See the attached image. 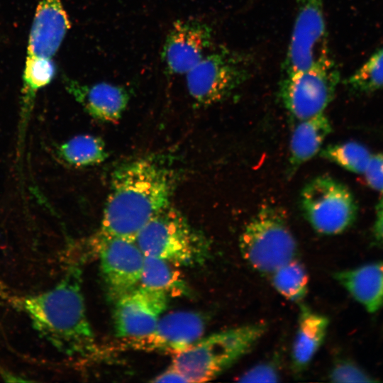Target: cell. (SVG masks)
<instances>
[{
  "label": "cell",
  "instance_id": "obj_17",
  "mask_svg": "<svg viewBox=\"0 0 383 383\" xmlns=\"http://www.w3.org/2000/svg\"><path fill=\"white\" fill-rule=\"evenodd\" d=\"M328 318L309 306H300L298 327L292 344L291 361L298 373L306 369L323 343L329 327Z\"/></svg>",
  "mask_w": 383,
  "mask_h": 383
},
{
  "label": "cell",
  "instance_id": "obj_2",
  "mask_svg": "<svg viewBox=\"0 0 383 383\" xmlns=\"http://www.w3.org/2000/svg\"><path fill=\"white\" fill-rule=\"evenodd\" d=\"M81 275L79 267H72L52 289L22 301L35 328L69 355L84 356L96 348L86 313Z\"/></svg>",
  "mask_w": 383,
  "mask_h": 383
},
{
  "label": "cell",
  "instance_id": "obj_6",
  "mask_svg": "<svg viewBox=\"0 0 383 383\" xmlns=\"http://www.w3.org/2000/svg\"><path fill=\"white\" fill-rule=\"evenodd\" d=\"M250 57L226 48L205 55L187 74V87L195 103L213 105L228 98L252 72Z\"/></svg>",
  "mask_w": 383,
  "mask_h": 383
},
{
  "label": "cell",
  "instance_id": "obj_15",
  "mask_svg": "<svg viewBox=\"0 0 383 383\" xmlns=\"http://www.w3.org/2000/svg\"><path fill=\"white\" fill-rule=\"evenodd\" d=\"M66 87L89 116L102 122H118L130 99L124 87L106 82L82 84L68 79Z\"/></svg>",
  "mask_w": 383,
  "mask_h": 383
},
{
  "label": "cell",
  "instance_id": "obj_3",
  "mask_svg": "<svg viewBox=\"0 0 383 383\" xmlns=\"http://www.w3.org/2000/svg\"><path fill=\"white\" fill-rule=\"evenodd\" d=\"M265 331V324L255 323L201 338L174 354L172 367L182 374L187 382L209 381L248 354Z\"/></svg>",
  "mask_w": 383,
  "mask_h": 383
},
{
  "label": "cell",
  "instance_id": "obj_13",
  "mask_svg": "<svg viewBox=\"0 0 383 383\" xmlns=\"http://www.w3.org/2000/svg\"><path fill=\"white\" fill-rule=\"evenodd\" d=\"M211 41L212 30L205 23L196 20L175 21L161 52L167 72L187 74L204 57Z\"/></svg>",
  "mask_w": 383,
  "mask_h": 383
},
{
  "label": "cell",
  "instance_id": "obj_4",
  "mask_svg": "<svg viewBox=\"0 0 383 383\" xmlns=\"http://www.w3.org/2000/svg\"><path fill=\"white\" fill-rule=\"evenodd\" d=\"M134 240L145 255L165 260L177 267L202 264L210 247L206 238L170 205L150 220Z\"/></svg>",
  "mask_w": 383,
  "mask_h": 383
},
{
  "label": "cell",
  "instance_id": "obj_24",
  "mask_svg": "<svg viewBox=\"0 0 383 383\" xmlns=\"http://www.w3.org/2000/svg\"><path fill=\"white\" fill-rule=\"evenodd\" d=\"M328 378L333 382H374V377L352 360L341 359L331 367Z\"/></svg>",
  "mask_w": 383,
  "mask_h": 383
},
{
  "label": "cell",
  "instance_id": "obj_28",
  "mask_svg": "<svg viewBox=\"0 0 383 383\" xmlns=\"http://www.w3.org/2000/svg\"><path fill=\"white\" fill-rule=\"evenodd\" d=\"M154 382H187V379L176 369L172 366L162 374H159Z\"/></svg>",
  "mask_w": 383,
  "mask_h": 383
},
{
  "label": "cell",
  "instance_id": "obj_25",
  "mask_svg": "<svg viewBox=\"0 0 383 383\" xmlns=\"http://www.w3.org/2000/svg\"><path fill=\"white\" fill-rule=\"evenodd\" d=\"M279 372L273 362H262L255 365L243 373L239 379L242 382H276Z\"/></svg>",
  "mask_w": 383,
  "mask_h": 383
},
{
  "label": "cell",
  "instance_id": "obj_9",
  "mask_svg": "<svg viewBox=\"0 0 383 383\" xmlns=\"http://www.w3.org/2000/svg\"><path fill=\"white\" fill-rule=\"evenodd\" d=\"M99 255L102 277L109 296L114 301L140 284L145 255L135 240L104 235L91 239Z\"/></svg>",
  "mask_w": 383,
  "mask_h": 383
},
{
  "label": "cell",
  "instance_id": "obj_18",
  "mask_svg": "<svg viewBox=\"0 0 383 383\" xmlns=\"http://www.w3.org/2000/svg\"><path fill=\"white\" fill-rule=\"evenodd\" d=\"M331 131V123L324 112L298 121L290 139L289 175L294 174L300 166L321 151L323 141Z\"/></svg>",
  "mask_w": 383,
  "mask_h": 383
},
{
  "label": "cell",
  "instance_id": "obj_8",
  "mask_svg": "<svg viewBox=\"0 0 383 383\" xmlns=\"http://www.w3.org/2000/svg\"><path fill=\"white\" fill-rule=\"evenodd\" d=\"M304 216L313 229L326 235L340 234L355 222L358 206L350 189L327 174L310 180L301 193Z\"/></svg>",
  "mask_w": 383,
  "mask_h": 383
},
{
  "label": "cell",
  "instance_id": "obj_19",
  "mask_svg": "<svg viewBox=\"0 0 383 383\" xmlns=\"http://www.w3.org/2000/svg\"><path fill=\"white\" fill-rule=\"evenodd\" d=\"M176 267L165 260L145 255L139 285L162 291L169 296H188L189 287Z\"/></svg>",
  "mask_w": 383,
  "mask_h": 383
},
{
  "label": "cell",
  "instance_id": "obj_22",
  "mask_svg": "<svg viewBox=\"0 0 383 383\" xmlns=\"http://www.w3.org/2000/svg\"><path fill=\"white\" fill-rule=\"evenodd\" d=\"M372 155L365 145L352 140L329 145L320 152L323 158L358 174H363Z\"/></svg>",
  "mask_w": 383,
  "mask_h": 383
},
{
  "label": "cell",
  "instance_id": "obj_14",
  "mask_svg": "<svg viewBox=\"0 0 383 383\" xmlns=\"http://www.w3.org/2000/svg\"><path fill=\"white\" fill-rule=\"evenodd\" d=\"M70 28L62 0H40L30 30L26 56L52 58Z\"/></svg>",
  "mask_w": 383,
  "mask_h": 383
},
{
  "label": "cell",
  "instance_id": "obj_10",
  "mask_svg": "<svg viewBox=\"0 0 383 383\" xmlns=\"http://www.w3.org/2000/svg\"><path fill=\"white\" fill-rule=\"evenodd\" d=\"M328 52L322 0H296V14L283 64L284 74L310 67Z\"/></svg>",
  "mask_w": 383,
  "mask_h": 383
},
{
  "label": "cell",
  "instance_id": "obj_27",
  "mask_svg": "<svg viewBox=\"0 0 383 383\" xmlns=\"http://www.w3.org/2000/svg\"><path fill=\"white\" fill-rule=\"evenodd\" d=\"M376 206L375 219L371 231V238L374 245L383 248V195H380Z\"/></svg>",
  "mask_w": 383,
  "mask_h": 383
},
{
  "label": "cell",
  "instance_id": "obj_5",
  "mask_svg": "<svg viewBox=\"0 0 383 383\" xmlns=\"http://www.w3.org/2000/svg\"><path fill=\"white\" fill-rule=\"evenodd\" d=\"M239 249L254 270L268 275L295 259L297 244L284 211L272 204L261 206L240 234Z\"/></svg>",
  "mask_w": 383,
  "mask_h": 383
},
{
  "label": "cell",
  "instance_id": "obj_21",
  "mask_svg": "<svg viewBox=\"0 0 383 383\" xmlns=\"http://www.w3.org/2000/svg\"><path fill=\"white\" fill-rule=\"evenodd\" d=\"M270 277L273 287L287 299L300 302L306 296L309 277L304 265L296 259L275 270Z\"/></svg>",
  "mask_w": 383,
  "mask_h": 383
},
{
  "label": "cell",
  "instance_id": "obj_20",
  "mask_svg": "<svg viewBox=\"0 0 383 383\" xmlns=\"http://www.w3.org/2000/svg\"><path fill=\"white\" fill-rule=\"evenodd\" d=\"M58 157L74 167L94 166L108 157L103 140L97 136L82 134L62 143L57 148Z\"/></svg>",
  "mask_w": 383,
  "mask_h": 383
},
{
  "label": "cell",
  "instance_id": "obj_12",
  "mask_svg": "<svg viewBox=\"0 0 383 383\" xmlns=\"http://www.w3.org/2000/svg\"><path fill=\"white\" fill-rule=\"evenodd\" d=\"M205 328L204 316L199 312L177 311L161 316L150 334L126 340L135 350L176 354L201 338Z\"/></svg>",
  "mask_w": 383,
  "mask_h": 383
},
{
  "label": "cell",
  "instance_id": "obj_16",
  "mask_svg": "<svg viewBox=\"0 0 383 383\" xmlns=\"http://www.w3.org/2000/svg\"><path fill=\"white\" fill-rule=\"evenodd\" d=\"M333 277L368 313L383 308V261L337 271Z\"/></svg>",
  "mask_w": 383,
  "mask_h": 383
},
{
  "label": "cell",
  "instance_id": "obj_11",
  "mask_svg": "<svg viewBox=\"0 0 383 383\" xmlns=\"http://www.w3.org/2000/svg\"><path fill=\"white\" fill-rule=\"evenodd\" d=\"M165 292L137 286L115 300L114 326L119 338L133 339L150 334L167 307Z\"/></svg>",
  "mask_w": 383,
  "mask_h": 383
},
{
  "label": "cell",
  "instance_id": "obj_7",
  "mask_svg": "<svg viewBox=\"0 0 383 383\" xmlns=\"http://www.w3.org/2000/svg\"><path fill=\"white\" fill-rule=\"evenodd\" d=\"M339 82L338 66L327 52L308 69L284 74L279 99L291 116L304 120L324 112Z\"/></svg>",
  "mask_w": 383,
  "mask_h": 383
},
{
  "label": "cell",
  "instance_id": "obj_23",
  "mask_svg": "<svg viewBox=\"0 0 383 383\" xmlns=\"http://www.w3.org/2000/svg\"><path fill=\"white\" fill-rule=\"evenodd\" d=\"M345 84L357 94H370L383 88V48L350 75Z\"/></svg>",
  "mask_w": 383,
  "mask_h": 383
},
{
  "label": "cell",
  "instance_id": "obj_1",
  "mask_svg": "<svg viewBox=\"0 0 383 383\" xmlns=\"http://www.w3.org/2000/svg\"><path fill=\"white\" fill-rule=\"evenodd\" d=\"M175 174L152 158L125 163L112 175L99 233L134 240L140 231L170 205Z\"/></svg>",
  "mask_w": 383,
  "mask_h": 383
},
{
  "label": "cell",
  "instance_id": "obj_26",
  "mask_svg": "<svg viewBox=\"0 0 383 383\" xmlns=\"http://www.w3.org/2000/svg\"><path fill=\"white\" fill-rule=\"evenodd\" d=\"M362 174L368 186L383 195V152L372 153Z\"/></svg>",
  "mask_w": 383,
  "mask_h": 383
}]
</instances>
